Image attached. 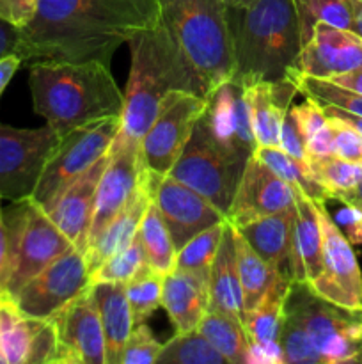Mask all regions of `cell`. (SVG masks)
Instances as JSON below:
<instances>
[{
    "instance_id": "cell-1",
    "label": "cell",
    "mask_w": 362,
    "mask_h": 364,
    "mask_svg": "<svg viewBox=\"0 0 362 364\" xmlns=\"http://www.w3.org/2000/svg\"><path fill=\"white\" fill-rule=\"evenodd\" d=\"M160 18L156 0H38L20 28L16 55L35 60H102Z\"/></svg>"
},
{
    "instance_id": "cell-2",
    "label": "cell",
    "mask_w": 362,
    "mask_h": 364,
    "mask_svg": "<svg viewBox=\"0 0 362 364\" xmlns=\"http://www.w3.org/2000/svg\"><path fill=\"white\" fill-rule=\"evenodd\" d=\"M126 45L130 46L131 66L121 128L114 141L141 142L167 95L190 91L208 98V91L160 18L137 32Z\"/></svg>"
},
{
    "instance_id": "cell-3",
    "label": "cell",
    "mask_w": 362,
    "mask_h": 364,
    "mask_svg": "<svg viewBox=\"0 0 362 364\" xmlns=\"http://www.w3.org/2000/svg\"><path fill=\"white\" fill-rule=\"evenodd\" d=\"M34 112L62 137L75 128L123 114L124 92L102 60L28 64Z\"/></svg>"
},
{
    "instance_id": "cell-4",
    "label": "cell",
    "mask_w": 362,
    "mask_h": 364,
    "mask_svg": "<svg viewBox=\"0 0 362 364\" xmlns=\"http://www.w3.org/2000/svg\"><path fill=\"white\" fill-rule=\"evenodd\" d=\"M234 75L241 87L286 78L302 50L293 0H248L227 6Z\"/></svg>"
},
{
    "instance_id": "cell-5",
    "label": "cell",
    "mask_w": 362,
    "mask_h": 364,
    "mask_svg": "<svg viewBox=\"0 0 362 364\" xmlns=\"http://www.w3.org/2000/svg\"><path fill=\"white\" fill-rule=\"evenodd\" d=\"M163 21L209 92L234 75L226 0H156Z\"/></svg>"
},
{
    "instance_id": "cell-6",
    "label": "cell",
    "mask_w": 362,
    "mask_h": 364,
    "mask_svg": "<svg viewBox=\"0 0 362 364\" xmlns=\"http://www.w3.org/2000/svg\"><path fill=\"white\" fill-rule=\"evenodd\" d=\"M7 231V279L4 294L18 291L46 265L73 247L46 210L32 198L13 201L4 208Z\"/></svg>"
},
{
    "instance_id": "cell-7",
    "label": "cell",
    "mask_w": 362,
    "mask_h": 364,
    "mask_svg": "<svg viewBox=\"0 0 362 364\" xmlns=\"http://www.w3.org/2000/svg\"><path fill=\"white\" fill-rule=\"evenodd\" d=\"M284 311L300 322L323 364L362 363V311L325 301L307 283L291 281Z\"/></svg>"
},
{
    "instance_id": "cell-8",
    "label": "cell",
    "mask_w": 362,
    "mask_h": 364,
    "mask_svg": "<svg viewBox=\"0 0 362 364\" xmlns=\"http://www.w3.org/2000/svg\"><path fill=\"white\" fill-rule=\"evenodd\" d=\"M245 164V160L231 155L213 141L201 117L190 141L167 176L194 188L227 217Z\"/></svg>"
},
{
    "instance_id": "cell-9",
    "label": "cell",
    "mask_w": 362,
    "mask_h": 364,
    "mask_svg": "<svg viewBox=\"0 0 362 364\" xmlns=\"http://www.w3.org/2000/svg\"><path fill=\"white\" fill-rule=\"evenodd\" d=\"M119 128L121 117L114 116L64 134L46 162L32 199L48 208L71 181L109 151Z\"/></svg>"
},
{
    "instance_id": "cell-10",
    "label": "cell",
    "mask_w": 362,
    "mask_h": 364,
    "mask_svg": "<svg viewBox=\"0 0 362 364\" xmlns=\"http://www.w3.org/2000/svg\"><path fill=\"white\" fill-rule=\"evenodd\" d=\"M59 141L60 135L48 124L14 128L0 123V196L4 201L32 198Z\"/></svg>"
},
{
    "instance_id": "cell-11",
    "label": "cell",
    "mask_w": 362,
    "mask_h": 364,
    "mask_svg": "<svg viewBox=\"0 0 362 364\" xmlns=\"http://www.w3.org/2000/svg\"><path fill=\"white\" fill-rule=\"evenodd\" d=\"M208 107V98L190 91L167 95L158 114L141 141L148 169L167 176L190 141L197 121Z\"/></svg>"
},
{
    "instance_id": "cell-12",
    "label": "cell",
    "mask_w": 362,
    "mask_h": 364,
    "mask_svg": "<svg viewBox=\"0 0 362 364\" xmlns=\"http://www.w3.org/2000/svg\"><path fill=\"white\" fill-rule=\"evenodd\" d=\"M314 203L322 226V270L307 284L325 301L362 311V272L353 245L336 226L327 201Z\"/></svg>"
},
{
    "instance_id": "cell-13",
    "label": "cell",
    "mask_w": 362,
    "mask_h": 364,
    "mask_svg": "<svg viewBox=\"0 0 362 364\" xmlns=\"http://www.w3.org/2000/svg\"><path fill=\"white\" fill-rule=\"evenodd\" d=\"M48 320L55 333L53 364H105V336L92 287Z\"/></svg>"
},
{
    "instance_id": "cell-14",
    "label": "cell",
    "mask_w": 362,
    "mask_h": 364,
    "mask_svg": "<svg viewBox=\"0 0 362 364\" xmlns=\"http://www.w3.org/2000/svg\"><path fill=\"white\" fill-rule=\"evenodd\" d=\"M85 255L70 247L32 277L14 297L21 313L32 318H48L64 304L91 287Z\"/></svg>"
},
{
    "instance_id": "cell-15",
    "label": "cell",
    "mask_w": 362,
    "mask_h": 364,
    "mask_svg": "<svg viewBox=\"0 0 362 364\" xmlns=\"http://www.w3.org/2000/svg\"><path fill=\"white\" fill-rule=\"evenodd\" d=\"M110 159L98 183L89 242L133 199L141 188L146 171L141 142L112 141L109 148Z\"/></svg>"
},
{
    "instance_id": "cell-16",
    "label": "cell",
    "mask_w": 362,
    "mask_h": 364,
    "mask_svg": "<svg viewBox=\"0 0 362 364\" xmlns=\"http://www.w3.org/2000/svg\"><path fill=\"white\" fill-rule=\"evenodd\" d=\"M202 119L213 141L231 155L247 162L258 148L245 91L233 78L209 92Z\"/></svg>"
},
{
    "instance_id": "cell-17",
    "label": "cell",
    "mask_w": 362,
    "mask_h": 364,
    "mask_svg": "<svg viewBox=\"0 0 362 364\" xmlns=\"http://www.w3.org/2000/svg\"><path fill=\"white\" fill-rule=\"evenodd\" d=\"M293 187L277 176L252 153L245 164L243 174L226 219L234 226H241L293 206Z\"/></svg>"
},
{
    "instance_id": "cell-18",
    "label": "cell",
    "mask_w": 362,
    "mask_h": 364,
    "mask_svg": "<svg viewBox=\"0 0 362 364\" xmlns=\"http://www.w3.org/2000/svg\"><path fill=\"white\" fill-rule=\"evenodd\" d=\"M155 205L180 251L192 237L226 220V215L194 188L165 176L155 196Z\"/></svg>"
},
{
    "instance_id": "cell-19",
    "label": "cell",
    "mask_w": 362,
    "mask_h": 364,
    "mask_svg": "<svg viewBox=\"0 0 362 364\" xmlns=\"http://www.w3.org/2000/svg\"><path fill=\"white\" fill-rule=\"evenodd\" d=\"M110 151L99 156L84 174L71 181L55 201L46 208L50 219L62 231L64 237L71 242L75 249L85 255L89 247V233H91L92 215H94L96 192H98L99 178L105 171Z\"/></svg>"
},
{
    "instance_id": "cell-20",
    "label": "cell",
    "mask_w": 362,
    "mask_h": 364,
    "mask_svg": "<svg viewBox=\"0 0 362 364\" xmlns=\"http://www.w3.org/2000/svg\"><path fill=\"white\" fill-rule=\"evenodd\" d=\"M358 68H362V38L329 23L314 25L311 39L293 64V70L316 78H332Z\"/></svg>"
},
{
    "instance_id": "cell-21",
    "label": "cell",
    "mask_w": 362,
    "mask_h": 364,
    "mask_svg": "<svg viewBox=\"0 0 362 364\" xmlns=\"http://www.w3.org/2000/svg\"><path fill=\"white\" fill-rule=\"evenodd\" d=\"M258 148L279 146L280 128L295 96L300 95L290 78L261 80L243 87Z\"/></svg>"
},
{
    "instance_id": "cell-22",
    "label": "cell",
    "mask_w": 362,
    "mask_h": 364,
    "mask_svg": "<svg viewBox=\"0 0 362 364\" xmlns=\"http://www.w3.org/2000/svg\"><path fill=\"white\" fill-rule=\"evenodd\" d=\"M162 308L176 333H190L199 327L209 308V274L174 269L163 277Z\"/></svg>"
},
{
    "instance_id": "cell-23",
    "label": "cell",
    "mask_w": 362,
    "mask_h": 364,
    "mask_svg": "<svg viewBox=\"0 0 362 364\" xmlns=\"http://www.w3.org/2000/svg\"><path fill=\"white\" fill-rule=\"evenodd\" d=\"M295 219L287 274L295 283H311L322 270V226L316 203L293 188Z\"/></svg>"
},
{
    "instance_id": "cell-24",
    "label": "cell",
    "mask_w": 362,
    "mask_h": 364,
    "mask_svg": "<svg viewBox=\"0 0 362 364\" xmlns=\"http://www.w3.org/2000/svg\"><path fill=\"white\" fill-rule=\"evenodd\" d=\"M227 313L243 322V294L238 274L236 247H234L233 226L226 219L222 240L209 269V308Z\"/></svg>"
},
{
    "instance_id": "cell-25",
    "label": "cell",
    "mask_w": 362,
    "mask_h": 364,
    "mask_svg": "<svg viewBox=\"0 0 362 364\" xmlns=\"http://www.w3.org/2000/svg\"><path fill=\"white\" fill-rule=\"evenodd\" d=\"M293 219L295 203L293 206H287V208L272 213V215L236 226V230L268 265L279 270H287Z\"/></svg>"
},
{
    "instance_id": "cell-26",
    "label": "cell",
    "mask_w": 362,
    "mask_h": 364,
    "mask_svg": "<svg viewBox=\"0 0 362 364\" xmlns=\"http://www.w3.org/2000/svg\"><path fill=\"white\" fill-rule=\"evenodd\" d=\"M91 287L105 336V364H117L121 348L124 347L133 329L126 288L124 283H98Z\"/></svg>"
},
{
    "instance_id": "cell-27",
    "label": "cell",
    "mask_w": 362,
    "mask_h": 364,
    "mask_svg": "<svg viewBox=\"0 0 362 364\" xmlns=\"http://www.w3.org/2000/svg\"><path fill=\"white\" fill-rule=\"evenodd\" d=\"M41 320L23 315L11 295L0 294V348L7 364H27Z\"/></svg>"
},
{
    "instance_id": "cell-28",
    "label": "cell",
    "mask_w": 362,
    "mask_h": 364,
    "mask_svg": "<svg viewBox=\"0 0 362 364\" xmlns=\"http://www.w3.org/2000/svg\"><path fill=\"white\" fill-rule=\"evenodd\" d=\"M233 226V224H231ZM233 238L234 247H236V259H238V274H240L241 294H243V318L248 311L256 308L265 297L266 291L272 288L277 277L284 270L275 269L268 265L254 249L248 245V242L241 237L236 226H233Z\"/></svg>"
},
{
    "instance_id": "cell-29",
    "label": "cell",
    "mask_w": 362,
    "mask_h": 364,
    "mask_svg": "<svg viewBox=\"0 0 362 364\" xmlns=\"http://www.w3.org/2000/svg\"><path fill=\"white\" fill-rule=\"evenodd\" d=\"M199 333L226 358L227 364H245L251 340L240 318L208 309L199 322Z\"/></svg>"
},
{
    "instance_id": "cell-30",
    "label": "cell",
    "mask_w": 362,
    "mask_h": 364,
    "mask_svg": "<svg viewBox=\"0 0 362 364\" xmlns=\"http://www.w3.org/2000/svg\"><path fill=\"white\" fill-rule=\"evenodd\" d=\"M290 283L291 277L287 270L280 272V276L266 291L261 302L245 315L243 326L248 334V340L266 343V341H275L279 338L280 320H283L284 302H286Z\"/></svg>"
},
{
    "instance_id": "cell-31",
    "label": "cell",
    "mask_w": 362,
    "mask_h": 364,
    "mask_svg": "<svg viewBox=\"0 0 362 364\" xmlns=\"http://www.w3.org/2000/svg\"><path fill=\"white\" fill-rule=\"evenodd\" d=\"M146 255V263L162 276L172 272L176 267V247L172 237L156 208L155 201L148 206L137 231Z\"/></svg>"
},
{
    "instance_id": "cell-32",
    "label": "cell",
    "mask_w": 362,
    "mask_h": 364,
    "mask_svg": "<svg viewBox=\"0 0 362 364\" xmlns=\"http://www.w3.org/2000/svg\"><path fill=\"white\" fill-rule=\"evenodd\" d=\"M254 155L263 164L270 167L279 178H283L286 183L293 188H298L304 196H307L312 201H327V194L318 181L312 176L307 162L297 160L284 153L279 146H268V148H256Z\"/></svg>"
},
{
    "instance_id": "cell-33",
    "label": "cell",
    "mask_w": 362,
    "mask_h": 364,
    "mask_svg": "<svg viewBox=\"0 0 362 364\" xmlns=\"http://www.w3.org/2000/svg\"><path fill=\"white\" fill-rule=\"evenodd\" d=\"M286 78H290L297 85L300 95H304L305 98L314 100L319 105L336 107V109L344 110V112L362 116V95H358V92L334 84L327 78L309 77V75L300 73L293 68L287 70Z\"/></svg>"
},
{
    "instance_id": "cell-34",
    "label": "cell",
    "mask_w": 362,
    "mask_h": 364,
    "mask_svg": "<svg viewBox=\"0 0 362 364\" xmlns=\"http://www.w3.org/2000/svg\"><path fill=\"white\" fill-rule=\"evenodd\" d=\"M226 358L199 333H176L162 345L156 364H226Z\"/></svg>"
},
{
    "instance_id": "cell-35",
    "label": "cell",
    "mask_w": 362,
    "mask_h": 364,
    "mask_svg": "<svg viewBox=\"0 0 362 364\" xmlns=\"http://www.w3.org/2000/svg\"><path fill=\"white\" fill-rule=\"evenodd\" d=\"M300 25L302 46L311 39L316 23L351 31V7L348 0H293Z\"/></svg>"
},
{
    "instance_id": "cell-36",
    "label": "cell",
    "mask_w": 362,
    "mask_h": 364,
    "mask_svg": "<svg viewBox=\"0 0 362 364\" xmlns=\"http://www.w3.org/2000/svg\"><path fill=\"white\" fill-rule=\"evenodd\" d=\"M307 166L319 187L325 191L327 201H334L362 183V164L329 156V159L311 160Z\"/></svg>"
},
{
    "instance_id": "cell-37",
    "label": "cell",
    "mask_w": 362,
    "mask_h": 364,
    "mask_svg": "<svg viewBox=\"0 0 362 364\" xmlns=\"http://www.w3.org/2000/svg\"><path fill=\"white\" fill-rule=\"evenodd\" d=\"M163 277L146 263L126 284L128 304L131 309L133 326L146 322L158 308H162Z\"/></svg>"
},
{
    "instance_id": "cell-38",
    "label": "cell",
    "mask_w": 362,
    "mask_h": 364,
    "mask_svg": "<svg viewBox=\"0 0 362 364\" xmlns=\"http://www.w3.org/2000/svg\"><path fill=\"white\" fill-rule=\"evenodd\" d=\"M226 220L201 231L195 237H192L180 251L176 252V267L174 269L194 270V272L209 274L212 263L219 251L220 240H222Z\"/></svg>"
},
{
    "instance_id": "cell-39",
    "label": "cell",
    "mask_w": 362,
    "mask_h": 364,
    "mask_svg": "<svg viewBox=\"0 0 362 364\" xmlns=\"http://www.w3.org/2000/svg\"><path fill=\"white\" fill-rule=\"evenodd\" d=\"M146 265V255L144 247H142L141 238H133L130 245L123 251L116 252L114 256H110L109 259L102 263L99 267H96L91 272V284L98 283H124L126 284L142 267Z\"/></svg>"
},
{
    "instance_id": "cell-40",
    "label": "cell",
    "mask_w": 362,
    "mask_h": 364,
    "mask_svg": "<svg viewBox=\"0 0 362 364\" xmlns=\"http://www.w3.org/2000/svg\"><path fill=\"white\" fill-rule=\"evenodd\" d=\"M279 343L284 350L286 364H323L322 355L309 340L307 333L291 313L284 311L280 320Z\"/></svg>"
},
{
    "instance_id": "cell-41",
    "label": "cell",
    "mask_w": 362,
    "mask_h": 364,
    "mask_svg": "<svg viewBox=\"0 0 362 364\" xmlns=\"http://www.w3.org/2000/svg\"><path fill=\"white\" fill-rule=\"evenodd\" d=\"M162 345L155 340L148 323L142 322L133 326L126 343L121 348L117 364H153L156 363Z\"/></svg>"
},
{
    "instance_id": "cell-42",
    "label": "cell",
    "mask_w": 362,
    "mask_h": 364,
    "mask_svg": "<svg viewBox=\"0 0 362 364\" xmlns=\"http://www.w3.org/2000/svg\"><path fill=\"white\" fill-rule=\"evenodd\" d=\"M334 130V156L362 164V135L357 128L336 116H327Z\"/></svg>"
},
{
    "instance_id": "cell-43",
    "label": "cell",
    "mask_w": 362,
    "mask_h": 364,
    "mask_svg": "<svg viewBox=\"0 0 362 364\" xmlns=\"http://www.w3.org/2000/svg\"><path fill=\"white\" fill-rule=\"evenodd\" d=\"M290 112L293 114L295 121H297V127L300 130L302 137H304V142L329 121L322 105L311 98H305V102L291 105Z\"/></svg>"
},
{
    "instance_id": "cell-44",
    "label": "cell",
    "mask_w": 362,
    "mask_h": 364,
    "mask_svg": "<svg viewBox=\"0 0 362 364\" xmlns=\"http://www.w3.org/2000/svg\"><path fill=\"white\" fill-rule=\"evenodd\" d=\"M341 208L332 215L334 223L351 245H362V208L348 199H337Z\"/></svg>"
},
{
    "instance_id": "cell-45",
    "label": "cell",
    "mask_w": 362,
    "mask_h": 364,
    "mask_svg": "<svg viewBox=\"0 0 362 364\" xmlns=\"http://www.w3.org/2000/svg\"><path fill=\"white\" fill-rule=\"evenodd\" d=\"M279 148L284 153H287L290 156L297 160H304L307 162V156H305V142L302 137L300 130L297 127V121H295L293 114L287 112L286 119H284L283 128H280L279 135Z\"/></svg>"
},
{
    "instance_id": "cell-46",
    "label": "cell",
    "mask_w": 362,
    "mask_h": 364,
    "mask_svg": "<svg viewBox=\"0 0 362 364\" xmlns=\"http://www.w3.org/2000/svg\"><path fill=\"white\" fill-rule=\"evenodd\" d=\"M305 156H307V162L334 156V130L330 127V121H327V124H323L305 141Z\"/></svg>"
},
{
    "instance_id": "cell-47",
    "label": "cell",
    "mask_w": 362,
    "mask_h": 364,
    "mask_svg": "<svg viewBox=\"0 0 362 364\" xmlns=\"http://www.w3.org/2000/svg\"><path fill=\"white\" fill-rule=\"evenodd\" d=\"M38 0H0V18L16 27H25L35 13Z\"/></svg>"
},
{
    "instance_id": "cell-48",
    "label": "cell",
    "mask_w": 362,
    "mask_h": 364,
    "mask_svg": "<svg viewBox=\"0 0 362 364\" xmlns=\"http://www.w3.org/2000/svg\"><path fill=\"white\" fill-rule=\"evenodd\" d=\"M245 364H286L279 340L266 341V343L251 341Z\"/></svg>"
},
{
    "instance_id": "cell-49",
    "label": "cell",
    "mask_w": 362,
    "mask_h": 364,
    "mask_svg": "<svg viewBox=\"0 0 362 364\" xmlns=\"http://www.w3.org/2000/svg\"><path fill=\"white\" fill-rule=\"evenodd\" d=\"M20 46V27L0 18V59L7 55H16Z\"/></svg>"
},
{
    "instance_id": "cell-50",
    "label": "cell",
    "mask_w": 362,
    "mask_h": 364,
    "mask_svg": "<svg viewBox=\"0 0 362 364\" xmlns=\"http://www.w3.org/2000/svg\"><path fill=\"white\" fill-rule=\"evenodd\" d=\"M2 196H0V294H4L7 279V231L4 224V206Z\"/></svg>"
},
{
    "instance_id": "cell-51",
    "label": "cell",
    "mask_w": 362,
    "mask_h": 364,
    "mask_svg": "<svg viewBox=\"0 0 362 364\" xmlns=\"http://www.w3.org/2000/svg\"><path fill=\"white\" fill-rule=\"evenodd\" d=\"M21 64H23V60L18 55H14V53L13 55H7L4 57V59H0V96H2V92L6 91V87L9 85L14 73L21 68Z\"/></svg>"
},
{
    "instance_id": "cell-52",
    "label": "cell",
    "mask_w": 362,
    "mask_h": 364,
    "mask_svg": "<svg viewBox=\"0 0 362 364\" xmlns=\"http://www.w3.org/2000/svg\"><path fill=\"white\" fill-rule=\"evenodd\" d=\"M327 80L334 82V84L337 85H343V87L350 89V91H355L358 92V95H362V68L346 71V73L336 75V77L327 78Z\"/></svg>"
},
{
    "instance_id": "cell-53",
    "label": "cell",
    "mask_w": 362,
    "mask_h": 364,
    "mask_svg": "<svg viewBox=\"0 0 362 364\" xmlns=\"http://www.w3.org/2000/svg\"><path fill=\"white\" fill-rule=\"evenodd\" d=\"M322 109H323V112L327 114V116L341 117V119H344V121H346V123H350L351 127L357 128V130L361 132V135H362V116H355V114L344 112V110L336 109V107H325V105H322Z\"/></svg>"
},
{
    "instance_id": "cell-54",
    "label": "cell",
    "mask_w": 362,
    "mask_h": 364,
    "mask_svg": "<svg viewBox=\"0 0 362 364\" xmlns=\"http://www.w3.org/2000/svg\"><path fill=\"white\" fill-rule=\"evenodd\" d=\"M351 7V31L362 38V0H348Z\"/></svg>"
},
{
    "instance_id": "cell-55",
    "label": "cell",
    "mask_w": 362,
    "mask_h": 364,
    "mask_svg": "<svg viewBox=\"0 0 362 364\" xmlns=\"http://www.w3.org/2000/svg\"><path fill=\"white\" fill-rule=\"evenodd\" d=\"M337 199H348V201H353L355 205H358L362 208V183L358 185L357 188H353L351 192H348V194L341 196V198ZM337 199H334V201H337Z\"/></svg>"
},
{
    "instance_id": "cell-56",
    "label": "cell",
    "mask_w": 362,
    "mask_h": 364,
    "mask_svg": "<svg viewBox=\"0 0 362 364\" xmlns=\"http://www.w3.org/2000/svg\"><path fill=\"white\" fill-rule=\"evenodd\" d=\"M245 2H248V0H226L227 6H241Z\"/></svg>"
},
{
    "instance_id": "cell-57",
    "label": "cell",
    "mask_w": 362,
    "mask_h": 364,
    "mask_svg": "<svg viewBox=\"0 0 362 364\" xmlns=\"http://www.w3.org/2000/svg\"><path fill=\"white\" fill-rule=\"evenodd\" d=\"M0 364H7V361H6V355H4L2 348H0Z\"/></svg>"
}]
</instances>
